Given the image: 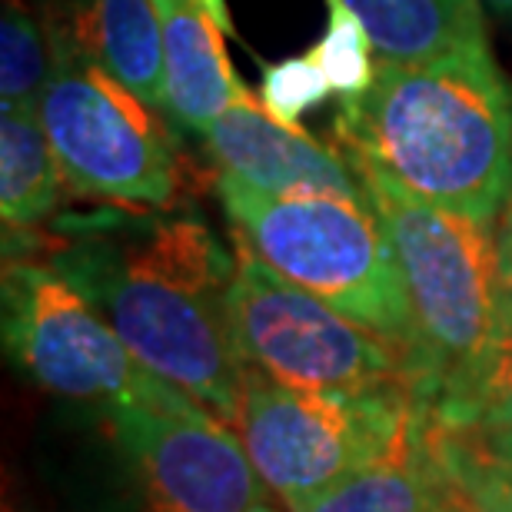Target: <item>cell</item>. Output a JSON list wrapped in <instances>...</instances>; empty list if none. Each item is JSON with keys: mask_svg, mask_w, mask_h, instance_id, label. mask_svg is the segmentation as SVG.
<instances>
[{"mask_svg": "<svg viewBox=\"0 0 512 512\" xmlns=\"http://www.w3.org/2000/svg\"><path fill=\"white\" fill-rule=\"evenodd\" d=\"M120 333L137 360L233 426L247 363L227 293L237 256L190 213L84 220L50 260Z\"/></svg>", "mask_w": 512, "mask_h": 512, "instance_id": "cell-1", "label": "cell"}, {"mask_svg": "<svg viewBox=\"0 0 512 512\" xmlns=\"http://www.w3.org/2000/svg\"><path fill=\"white\" fill-rule=\"evenodd\" d=\"M336 140L350 163L479 223L512 197V84L486 47L380 60L373 87L343 100Z\"/></svg>", "mask_w": 512, "mask_h": 512, "instance_id": "cell-2", "label": "cell"}, {"mask_svg": "<svg viewBox=\"0 0 512 512\" xmlns=\"http://www.w3.org/2000/svg\"><path fill=\"white\" fill-rule=\"evenodd\" d=\"M80 439L60 449L67 512H250L263 503L240 436L190 403L80 406Z\"/></svg>", "mask_w": 512, "mask_h": 512, "instance_id": "cell-3", "label": "cell"}, {"mask_svg": "<svg viewBox=\"0 0 512 512\" xmlns=\"http://www.w3.org/2000/svg\"><path fill=\"white\" fill-rule=\"evenodd\" d=\"M350 167L406 283L416 330V393L436 396L469 380L493 353L503 320L496 227L436 207L366 163Z\"/></svg>", "mask_w": 512, "mask_h": 512, "instance_id": "cell-4", "label": "cell"}, {"mask_svg": "<svg viewBox=\"0 0 512 512\" xmlns=\"http://www.w3.org/2000/svg\"><path fill=\"white\" fill-rule=\"evenodd\" d=\"M217 190L233 237L290 283L403 350L416 376L406 283L370 200L276 197L233 173H220Z\"/></svg>", "mask_w": 512, "mask_h": 512, "instance_id": "cell-5", "label": "cell"}, {"mask_svg": "<svg viewBox=\"0 0 512 512\" xmlns=\"http://www.w3.org/2000/svg\"><path fill=\"white\" fill-rule=\"evenodd\" d=\"M423 399L413 383L303 389L247 366L233 433L256 476L296 509L336 479L386 456L416 433Z\"/></svg>", "mask_w": 512, "mask_h": 512, "instance_id": "cell-6", "label": "cell"}, {"mask_svg": "<svg viewBox=\"0 0 512 512\" xmlns=\"http://www.w3.org/2000/svg\"><path fill=\"white\" fill-rule=\"evenodd\" d=\"M37 107L70 190L130 207L177 200L180 173L170 130L87 50L54 40Z\"/></svg>", "mask_w": 512, "mask_h": 512, "instance_id": "cell-7", "label": "cell"}, {"mask_svg": "<svg viewBox=\"0 0 512 512\" xmlns=\"http://www.w3.org/2000/svg\"><path fill=\"white\" fill-rule=\"evenodd\" d=\"M4 346L40 389L77 406L197 403L147 370L107 316L50 263L7 260Z\"/></svg>", "mask_w": 512, "mask_h": 512, "instance_id": "cell-8", "label": "cell"}, {"mask_svg": "<svg viewBox=\"0 0 512 512\" xmlns=\"http://www.w3.org/2000/svg\"><path fill=\"white\" fill-rule=\"evenodd\" d=\"M233 256L237 270L227 310L250 370L303 389H360L399 380L416 386L409 356L389 340L290 283L247 243H233Z\"/></svg>", "mask_w": 512, "mask_h": 512, "instance_id": "cell-9", "label": "cell"}, {"mask_svg": "<svg viewBox=\"0 0 512 512\" xmlns=\"http://www.w3.org/2000/svg\"><path fill=\"white\" fill-rule=\"evenodd\" d=\"M203 143L223 173L276 197L366 200L360 177L343 153L273 120L256 100H243L203 130Z\"/></svg>", "mask_w": 512, "mask_h": 512, "instance_id": "cell-10", "label": "cell"}, {"mask_svg": "<svg viewBox=\"0 0 512 512\" xmlns=\"http://www.w3.org/2000/svg\"><path fill=\"white\" fill-rule=\"evenodd\" d=\"M163 20L167 114L187 133L207 130L223 110L253 100L233 74L223 34L230 30L223 0H157Z\"/></svg>", "mask_w": 512, "mask_h": 512, "instance_id": "cell-11", "label": "cell"}, {"mask_svg": "<svg viewBox=\"0 0 512 512\" xmlns=\"http://www.w3.org/2000/svg\"><path fill=\"white\" fill-rule=\"evenodd\" d=\"M360 17L380 60H429L486 47L479 0H343Z\"/></svg>", "mask_w": 512, "mask_h": 512, "instance_id": "cell-12", "label": "cell"}, {"mask_svg": "<svg viewBox=\"0 0 512 512\" xmlns=\"http://www.w3.org/2000/svg\"><path fill=\"white\" fill-rule=\"evenodd\" d=\"M94 57L130 94L153 110H167L163 20L157 0H94L87 17Z\"/></svg>", "mask_w": 512, "mask_h": 512, "instance_id": "cell-13", "label": "cell"}, {"mask_svg": "<svg viewBox=\"0 0 512 512\" xmlns=\"http://www.w3.org/2000/svg\"><path fill=\"white\" fill-rule=\"evenodd\" d=\"M57 153L37 104L0 107V217L10 230L40 227L60 200Z\"/></svg>", "mask_w": 512, "mask_h": 512, "instance_id": "cell-14", "label": "cell"}, {"mask_svg": "<svg viewBox=\"0 0 512 512\" xmlns=\"http://www.w3.org/2000/svg\"><path fill=\"white\" fill-rule=\"evenodd\" d=\"M423 399V396H419ZM429 512H512V483L469 429L443 423L423 403Z\"/></svg>", "mask_w": 512, "mask_h": 512, "instance_id": "cell-15", "label": "cell"}, {"mask_svg": "<svg viewBox=\"0 0 512 512\" xmlns=\"http://www.w3.org/2000/svg\"><path fill=\"white\" fill-rule=\"evenodd\" d=\"M290 512H429L423 419L416 433L386 456L336 479Z\"/></svg>", "mask_w": 512, "mask_h": 512, "instance_id": "cell-16", "label": "cell"}, {"mask_svg": "<svg viewBox=\"0 0 512 512\" xmlns=\"http://www.w3.org/2000/svg\"><path fill=\"white\" fill-rule=\"evenodd\" d=\"M439 419L453 426H483L512 433V353H489L469 380L423 396Z\"/></svg>", "mask_w": 512, "mask_h": 512, "instance_id": "cell-17", "label": "cell"}, {"mask_svg": "<svg viewBox=\"0 0 512 512\" xmlns=\"http://www.w3.org/2000/svg\"><path fill=\"white\" fill-rule=\"evenodd\" d=\"M54 50H47L24 0H4L0 20V107L37 104L50 77Z\"/></svg>", "mask_w": 512, "mask_h": 512, "instance_id": "cell-18", "label": "cell"}, {"mask_svg": "<svg viewBox=\"0 0 512 512\" xmlns=\"http://www.w3.org/2000/svg\"><path fill=\"white\" fill-rule=\"evenodd\" d=\"M370 34L363 30L360 17L343 0H326V34L310 54L320 60L333 94L343 100L363 97L373 87L376 64L370 57Z\"/></svg>", "mask_w": 512, "mask_h": 512, "instance_id": "cell-19", "label": "cell"}, {"mask_svg": "<svg viewBox=\"0 0 512 512\" xmlns=\"http://www.w3.org/2000/svg\"><path fill=\"white\" fill-rule=\"evenodd\" d=\"M330 94L333 87L313 54L286 57L280 64H270L263 70L260 104L266 114L286 127H296L306 110L320 107Z\"/></svg>", "mask_w": 512, "mask_h": 512, "instance_id": "cell-20", "label": "cell"}, {"mask_svg": "<svg viewBox=\"0 0 512 512\" xmlns=\"http://www.w3.org/2000/svg\"><path fill=\"white\" fill-rule=\"evenodd\" d=\"M463 429H469V436L476 439L479 449L503 469V476L512 483V433H506V429H483V426H463Z\"/></svg>", "mask_w": 512, "mask_h": 512, "instance_id": "cell-21", "label": "cell"}, {"mask_svg": "<svg viewBox=\"0 0 512 512\" xmlns=\"http://www.w3.org/2000/svg\"><path fill=\"white\" fill-rule=\"evenodd\" d=\"M499 240V276H503V300H512V197L496 227Z\"/></svg>", "mask_w": 512, "mask_h": 512, "instance_id": "cell-22", "label": "cell"}, {"mask_svg": "<svg viewBox=\"0 0 512 512\" xmlns=\"http://www.w3.org/2000/svg\"><path fill=\"white\" fill-rule=\"evenodd\" d=\"M493 353H512V300H503V320H499Z\"/></svg>", "mask_w": 512, "mask_h": 512, "instance_id": "cell-23", "label": "cell"}, {"mask_svg": "<svg viewBox=\"0 0 512 512\" xmlns=\"http://www.w3.org/2000/svg\"><path fill=\"white\" fill-rule=\"evenodd\" d=\"M483 10H493L499 17H512V0H479Z\"/></svg>", "mask_w": 512, "mask_h": 512, "instance_id": "cell-24", "label": "cell"}, {"mask_svg": "<svg viewBox=\"0 0 512 512\" xmlns=\"http://www.w3.org/2000/svg\"><path fill=\"white\" fill-rule=\"evenodd\" d=\"M250 512H273V509H270V506H266V503H260V506H253Z\"/></svg>", "mask_w": 512, "mask_h": 512, "instance_id": "cell-25", "label": "cell"}]
</instances>
